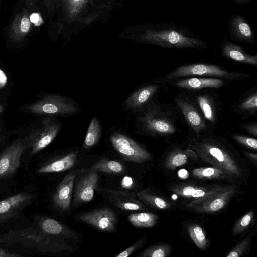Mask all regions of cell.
Returning a JSON list of instances; mask_svg holds the SVG:
<instances>
[{"label":"cell","instance_id":"35","mask_svg":"<svg viewBox=\"0 0 257 257\" xmlns=\"http://www.w3.org/2000/svg\"><path fill=\"white\" fill-rule=\"evenodd\" d=\"M240 109L248 113H253L257 109V93H254L243 100L239 105Z\"/></svg>","mask_w":257,"mask_h":257},{"label":"cell","instance_id":"25","mask_svg":"<svg viewBox=\"0 0 257 257\" xmlns=\"http://www.w3.org/2000/svg\"><path fill=\"white\" fill-rule=\"evenodd\" d=\"M78 152L72 151L57 160L52 161L38 169L39 173L61 172L69 170L76 163Z\"/></svg>","mask_w":257,"mask_h":257},{"label":"cell","instance_id":"9","mask_svg":"<svg viewBox=\"0 0 257 257\" xmlns=\"http://www.w3.org/2000/svg\"><path fill=\"white\" fill-rule=\"evenodd\" d=\"M28 148L27 138H19L0 154V180L14 174L20 165L23 154Z\"/></svg>","mask_w":257,"mask_h":257},{"label":"cell","instance_id":"10","mask_svg":"<svg viewBox=\"0 0 257 257\" xmlns=\"http://www.w3.org/2000/svg\"><path fill=\"white\" fill-rule=\"evenodd\" d=\"M228 185H198L179 183L171 185L169 190L172 193L187 200H202L223 190Z\"/></svg>","mask_w":257,"mask_h":257},{"label":"cell","instance_id":"20","mask_svg":"<svg viewBox=\"0 0 257 257\" xmlns=\"http://www.w3.org/2000/svg\"><path fill=\"white\" fill-rule=\"evenodd\" d=\"M191 174L193 178L200 180L222 181L237 184L227 172L213 166L196 168L191 171Z\"/></svg>","mask_w":257,"mask_h":257},{"label":"cell","instance_id":"28","mask_svg":"<svg viewBox=\"0 0 257 257\" xmlns=\"http://www.w3.org/2000/svg\"><path fill=\"white\" fill-rule=\"evenodd\" d=\"M90 171H100L109 174H121L125 172V168L119 161L101 159L86 170L87 172Z\"/></svg>","mask_w":257,"mask_h":257},{"label":"cell","instance_id":"12","mask_svg":"<svg viewBox=\"0 0 257 257\" xmlns=\"http://www.w3.org/2000/svg\"><path fill=\"white\" fill-rule=\"evenodd\" d=\"M78 218L82 222L101 231L111 232L114 231L116 228V214L108 207H105L83 212L79 215Z\"/></svg>","mask_w":257,"mask_h":257},{"label":"cell","instance_id":"6","mask_svg":"<svg viewBox=\"0 0 257 257\" xmlns=\"http://www.w3.org/2000/svg\"><path fill=\"white\" fill-rule=\"evenodd\" d=\"M28 111L36 114L69 115L80 111L70 99L57 94H48L26 107Z\"/></svg>","mask_w":257,"mask_h":257},{"label":"cell","instance_id":"18","mask_svg":"<svg viewBox=\"0 0 257 257\" xmlns=\"http://www.w3.org/2000/svg\"><path fill=\"white\" fill-rule=\"evenodd\" d=\"M198 158L196 152L188 147L184 149L175 147L167 154L163 167L167 170L173 171L186 164L190 160H197Z\"/></svg>","mask_w":257,"mask_h":257},{"label":"cell","instance_id":"32","mask_svg":"<svg viewBox=\"0 0 257 257\" xmlns=\"http://www.w3.org/2000/svg\"><path fill=\"white\" fill-rule=\"evenodd\" d=\"M255 218V211L251 209L242 215L233 226L231 233L233 236L242 234L253 224Z\"/></svg>","mask_w":257,"mask_h":257},{"label":"cell","instance_id":"47","mask_svg":"<svg viewBox=\"0 0 257 257\" xmlns=\"http://www.w3.org/2000/svg\"><path fill=\"white\" fill-rule=\"evenodd\" d=\"M4 136H2V137H0V143L1 142V141L3 140V139H4Z\"/></svg>","mask_w":257,"mask_h":257},{"label":"cell","instance_id":"31","mask_svg":"<svg viewBox=\"0 0 257 257\" xmlns=\"http://www.w3.org/2000/svg\"><path fill=\"white\" fill-rule=\"evenodd\" d=\"M255 229L249 231L247 236L234 246L227 253V257H240L245 255L249 250L253 238L255 234Z\"/></svg>","mask_w":257,"mask_h":257},{"label":"cell","instance_id":"8","mask_svg":"<svg viewBox=\"0 0 257 257\" xmlns=\"http://www.w3.org/2000/svg\"><path fill=\"white\" fill-rule=\"evenodd\" d=\"M60 127L58 122L48 117L42 120L38 127L32 130L27 137L28 148H31V154L38 153L52 143Z\"/></svg>","mask_w":257,"mask_h":257},{"label":"cell","instance_id":"44","mask_svg":"<svg viewBox=\"0 0 257 257\" xmlns=\"http://www.w3.org/2000/svg\"><path fill=\"white\" fill-rule=\"evenodd\" d=\"M40 21H42L41 18L38 13H33L30 16V21L36 25L40 24Z\"/></svg>","mask_w":257,"mask_h":257},{"label":"cell","instance_id":"22","mask_svg":"<svg viewBox=\"0 0 257 257\" xmlns=\"http://www.w3.org/2000/svg\"><path fill=\"white\" fill-rule=\"evenodd\" d=\"M225 81L215 78L193 77L176 81V87L191 90H198L206 88H218L225 84Z\"/></svg>","mask_w":257,"mask_h":257},{"label":"cell","instance_id":"15","mask_svg":"<svg viewBox=\"0 0 257 257\" xmlns=\"http://www.w3.org/2000/svg\"><path fill=\"white\" fill-rule=\"evenodd\" d=\"M87 172L80 178L76 186L74 202L76 204L90 202L94 197L99 174L98 171Z\"/></svg>","mask_w":257,"mask_h":257},{"label":"cell","instance_id":"34","mask_svg":"<svg viewBox=\"0 0 257 257\" xmlns=\"http://www.w3.org/2000/svg\"><path fill=\"white\" fill-rule=\"evenodd\" d=\"M197 101L204 117L212 123L215 122V111L211 99L208 95H199Z\"/></svg>","mask_w":257,"mask_h":257},{"label":"cell","instance_id":"26","mask_svg":"<svg viewBox=\"0 0 257 257\" xmlns=\"http://www.w3.org/2000/svg\"><path fill=\"white\" fill-rule=\"evenodd\" d=\"M64 17L69 21L78 17L86 7L89 0H59Z\"/></svg>","mask_w":257,"mask_h":257},{"label":"cell","instance_id":"46","mask_svg":"<svg viewBox=\"0 0 257 257\" xmlns=\"http://www.w3.org/2000/svg\"><path fill=\"white\" fill-rule=\"evenodd\" d=\"M237 1L241 2H248L250 0H237Z\"/></svg>","mask_w":257,"mask_h":257},{"label":"cell","instance_id":"30","mask_svg":"<svg viewBox=\"0 0 257 257\" xmlns=\"http://www.w3.org/2000/svg\"><path fill=\"white\" fill-rule=\"evenodd\" d=\"M101 133V125L98 119L94 117L91 120L88 126L85 137L83 147L85 149H88L98 142Z\"/></svg>","mask_w":257,"mask_h":257},{"label":"cell","instance_id":"1","mask_svg":"<svg viewBox=\"0 0 257 257\" xmlns=\"http://www.w3.org/2000/svg\"><path fill=\"white\" fill-rule=\"evenodd\" d=\"M184 144L203 162L227 172L237 184L247 183L251 172L249 161L224 138L199 134L189 137Z\"/></svg>","mask_w":257,"mask_h":257},{"label":"cell","instance_id":"36","mask_svg":"<svg viewBox=\"0 0 257 257\" xmlns=\"http://www.w3.org/2000/svg\"><path fill=\"white\" fill-rule=\"evenodd\" d=\"M232 137L236 142H238L239 144L244 146L248 149L256 151V139L239 134L233 135Z\"/></svg>","mask_w":257,"mask_h":257},{"label":"cell","instance_id":"29","mask_svg":"<svg viewBox=\"0 0 257 257\" xmlns=\"http://www.w3.org/2000/svg\"><path fill=\"white\" fill-rule=\"evenodd\" d=\"M129 221L135 226L141 228H150L157 223L159 217L151 212H144L131 214Z\"/></svg>","mask_w":257,"mask_h":257},{"label":"cell","instance_id":"5","mask_svg":"<svg viewBox=\"0 0 257 257\" xmlns=\"http://www.w3.org/2000/svg\"><path fill=\"white\" fill-rule=\"evenodd\" d=\"M190 76H212L228 81L239 80L249 77L247 74L231 72L214 64H192L180 66L166 75L164 79L169 80Z\"/></svg>","mask_w":257,"mask_h":257},{"label":"cell","instance_id":"24","mask_svg":"<svg viewBox=\"0 0 257 257\" xmlns=\"http://www.w3.org/2000/svg\"><path fill=\"white\" fill-rule=\"evenodd\" d=\"M136 195L142 202L152 208L168 210L173 208V204L168 199L156 194L149 189L145 188L140 191Z\"/></svg>","mask_w":257,"mask_h":257},{"label":"cell","instance_id":"27","mask_svg":"<svg viewBox=\"0 0 257 257\" xmlns=\"http://www.w3.org/2000/svg\"><path fill=\"white\" fill-rule=\"evenodd\" d=\"M187 231L194 244L201 250H207L210 246V241L203 228L199 224L189 223L187 225Z\"/></svg>","mask_w":257,"mask_h":257},{"label":"cell","instance_id":"19","mask_svg":"<svg viewBox=\"0 0 257 257\" xmlns=\"http://www.w3.org/2000/svg\"><path fill=\"white\" fill-rule=\"evenodd\" d=\"M229 32L232 36L238 41L254 42L253 32L246 20L238 15L231 17L229 24Z\"/></svg>","mask_w":257,"mask_h":257},{"label":"cell","instance_id":"37","mask_svg":"<svg viewBox=\"0 0 257 257\" xmlns=\"http://www.w3.org/2000/svg\"><path fill=\"white\" fill-rule=\"evenodd\" d=\"M146 236L144 235L141 238L138 240L132 245L126 248L124 250L116 255V257H127L138 250L145 243Z\"/></svg>","mask_w":257,"mask_h":257},{"label":"cell","instance_id":"23","mask_svg":"<svg viewBox=\"0 0 257 257\" xmlns=\"http://www.w3.org/2000/svg\"><path fill=\"white\" fill-rule=\"evenodd\" d=\"M159 86L150 85L141 87L134 92L126 99L125 104L127 109L137 110L142 108L157 91Z\"/></svg>","mask_w":257,"mask_h":257},{"label":"cell","instance_id":"33","mask_svg":"<svg viewBox=\"0 0 257 257\" xmlns=\"http://www.w3.org/2000/svg\"><path fill=\"white\" fill-rule=\"evenodd\" d=\"M172 248L168 243H159L150 246L138 255L139 257H168L171 252Z\"/></svg>","mask_w":257,"mask_h":257},{"label":"cell","instance_id":"3","mask_svg":"<svg viewBox=\"0 0 257 257\" xmlns=\"http://www.w3.org/2000/svg\"><path fill=\"white\" fill-rule=\"evenodd\" d=\"M142 41L164 48L202 49L207 47L193 33L175 24L163 23L146 29L140 36Z\"/></svg>","mask_w":257,"mask_h":257},{"label":"cell","instance_id":"42","mask_svg":"<svg viewBox=\"0 0 257 257\" xmlns=\"http://www.w3.org/2000/svg\"><path fill=\"white\" fill-rule=\"evenodd\" d=\"M8 83V77L5 72L0 69V89L4 88Z\"/></svg>","mask_w":257,"mask_h":257},{"label":"cell","instance_id":"45","mask_svg":"<svg viewBox=\"0 0 257 257\" xmlns=\"http://www.w3.org/2000/svg\"><path fill=\"white\" fill-rule=\"evenodd\" d=\"M4 111V107L3 105L0 104V113L3 112Z\"/></svg>","mask_w":257,"mask_h":257},{"label":"cell","instance_id":"39","mask_svg":"<svg viewBox=\"0 0 257 257\" xmlns=\"http://www.w3.org/2000/svg\"><path fill=\"white\" fill-rule=\"evenodd\" d=\"M121 185L123 188L130 189L134 187V182L131 177L125 176L122 179Z\"/></svg>","mask_w":257,"mask_h":257},{"label":"cell","instance_id":"41","mask_svg":"<svg viewBox=\"0 0 257 257\" xmlns=\"http://www.w3.org/2000/svg\"><path fill=\"white\" fill-rule=\"evenodd\" d=\"M242 154L246 156V157L249 159L250 161L254 164V166L256 167L257 164V155L256 153L252 152H247L245 151H241Z\"/></svg>","mask_w":257,"mask_h":257},{"label":"cell","instance_id":"7","mask_svg":"<svg viewBox=\"0 0 257 257\" xmlns=\"http://www.w3.org/2000/svg\"><path fill=\"white\" fill-rule=\"evenodd\" d=\"M110 142L114 149L124 160L144 163L152 158L150 153L132 138L119 132L112 134Z\"/></svg>","mask_w":257,"mask_h":257},{"label":"cell","instance_id":"4","mask_svg":"<svg viewBox=\"0 0 257 257\" xmlns=\"http://www.w3.org/2000/svg\"><path fill=\"white\" fill-rule=\"evenodd\" d=\"M240 185L228 184L223 190L206 199L187 200L182 203L184 208L190 211L200 214H213L224 209L240 192Z\"/></svg>","mask_w":257,"mask_h":257},{"label":"cell","instance_id":"38","mask_svg":"<svg viewBox=\"0 0 257 257\" xmlns=\"http://www.w3.org/2000/svg\"><path fill=\"white\" fill-rule=\"evenodd\" d=\"M30 21L28 17H23L20 23V30L22 34L28 32L30 28Z\"/></svg>","mask_w":257,"mask_h":257},{"label":"cell","instance_id":"2","mask_svg":"<svg viewBox=\"0 0 257 257\" xmlns=\"http://www.w3.org/2000/svg\"><path fill=\"white\" fill-rule=\"evenodd\" d=\"M46 216H36L32 225L26 228L9 230L0 234V245L8 246L14 244L37 251L60 253L72 250L64 239L50 234L47 230Z\"/></svg>","mask_w":257,"mask_h":257},{"label":"cell","instance_id":"13","mask_svg":"<svg viewBox=\"0 0 257 257\" xmlns=\"http://www.w3.org/2000/svg\"><path fill=\"white\" fill-rule=\"evenodd\" d=\"M34 193L21 192L0 201V223L19 217L20 213L35 199Z\"/></svg>","mask_w":257,"mask_h":257},{"label":"cell","instance_id":"16","mask_svg":"<svg viewBox=\"0 0 257 257\" xmlns=\"http://www.w3.org/2000/svg\"><path fill=\"white\" fill-rule=\"evenodd\" d=\"M75 173H69L58 184L52 196L55 206L62 211L68 210L70 206Z\"/></svg>","mask_w":257,"mask_h":257},{"label":"cell","instance_id":"11","mask_svg":"<svg viewBox=\"0 0 257 257\" xmlns=\"http://www.w3.org/2000/svg\"><path fill=\"white\" fill-rule=\"evenodd\" d=\"M140 121L145 130L152 135L168 136L176 131L172 119L157 109L147 110L140 118Z\"/></svg>","mask_w":257,"mask_h":257},{"label":"cell","instance_id":"14","mask_svg":"<svg viewBox=\"0 0 257 257\" xmlns=\"http://www.w3.org/2000/svg\"><path fill=\"white\" fill-rule=\"evenodd\" d=\"M109 201L117 207L127 211L146 210L147 206L134 192L111 189H103Z\"/></svg>","mask_w":257,"mask_h":257},{"label":"cell","instance_id":"21","mask_svg":"<svg viewBox=\"0 0 257 257\" xmlns=\"http://www.w3.org/2000/svg\"><path fill=\"white\" fill-rule=\"evenodd\" d=\"M223 55L234 61L251 66H257V55L247 53L240 46L230 42L222 46Z\"/></svg>","mask_w":257,"mask_h":257},{"label":"cell","instance_id":"43","mask_svg":"<svg viewBox=\"0 0 257 257\" xmlns=\"http://www.w3.org/2000/svg\"><path fill=\"white\" fill-rule=\"evenodd\" d=\"M22 255L0 248V257H20Z\"/></svg>","mask_w":257,"mask_h":257},{"label":"cell","instance_id":"17","mask_svg":"<svg viewBox=\"0 0 257 257\" xmlns=\"http://www.w3.org/2000/svg\"><path fill=\"white\" fill-rule=\"evenodd\" d=\"M176 103L186 121L196 135H199L206 127L204 119L196 108L188 100L177 98Z\"/></svg>","mask_w":257,"mask_h":257},{"label":"cell","instance_id":"40","mask_svg":"<svg viewBox=\"0 0 257 257\" xmlns=\"http://www.w3.org/2000/svg\"><path fill=\"white\" fill-rule=\"evenodd\" d=\"M242 128L245 130L249 134L253 135L255 136L257 135V125L256 123L254 124H248L241 125Z\"/></svg>","mask_w":257,"mask_h":257}]
</instances>
